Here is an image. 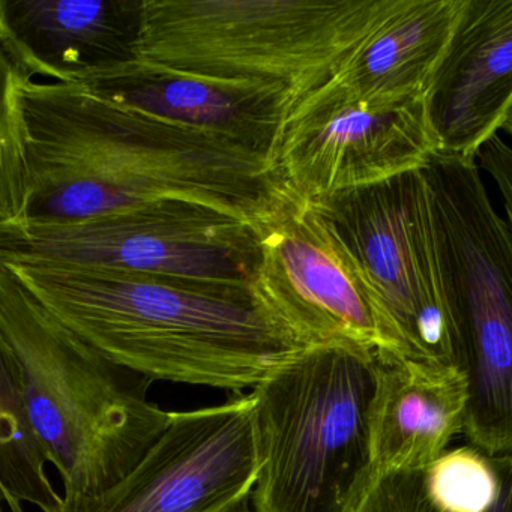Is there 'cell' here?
<instances>
[{"instance_id": "obj_4", "label": "cell", "mask_w": 512, "mask_h": 512, "mask_svg": "<svg viewBox=\"0 0 512 512\" xmlns=\"http://www.w3.org/2000/svg\"><path fill=\"white\" fill-rule=\"evenodd\" d=\"M400 4L145 0L139 59L199 79L274 89L295 109L334 80Z\"/></svg>"}, {"instance_id": "obj_14", "label": "cell", "mask_w": 512, "mask_h": 512, "mask_svg": "<svg viewBox=\"0 0 512 512\" xmlns=\"http://www.w3.org/2000/svg\"><path fill=\"white\" fill-rule=\"evenodd\" d=\"M74 85L170 124L241 143L274 157L293 104L283 92L214 82L137 59Z\"/></svg>"}, {"instance_id": "obj_11", "label": "cell", "mask_w": 512, "mask_h": 512, "mask_svg": "<svg viewBox=\"0 0 512 512\" xmlns=\"http://www.w3.org/2000/svg\"><path fill=\"white\" fill-rule=\"evenodd\" d=\"M260 472L253 392L218 406L172 412L160 439L118 484L64 499L58 512H230Z\"/></svg>"}, {"instance_id": "obj_15", "label": "cell", "mask_w": 512, "mask_h": 512, "mask_svg": "<svg viewBox=\"0 0 512 512\" xmlns=\"http://www.w3.org/2000/svg\"><path fill=\"white\" fill-rule=\"evenodd\" d=\"M370 409L373 472L421 469L464 433L469 385L458 367L377 353Z\"/></svg>"}, {"instance_id": "obj_22", "label": "cell", "mask_w": 512, "mask_h": 512, "mask_svg": "<svg viewBox=\"0 0 512 512\" xmlns=\"http://www.w3.org/2000/svg\"><path fill=\"white\" fill-rule=\"evenodd\" d=\"M503 130H505L506 133L512 137V115L511 118L508 119V122H506L505 128H503Z\"/></svg>"}, {"instance_id": "obj_9", "label": "cell", "mask_w": 512, "mask_h": 512, "mask_svg": "<svg viewBox=\"0 0 512 512\" xmlns=\"http://www.w3.org/2000/svg\"><path fill=\"white\" fill-rule=\"evenodd\" d=\"M257 301L305 346L350 344L406 356L364 272L313 203L289 194L256 224Z\"/></svg>"}, {"instance_id": "obj_12", "label": "cell", "mask_w": 512, "mask_h": 512, "mask_svg": "<svg viewBox=\"0 0 512 512\" xmlns=\"http://www.w3.org/2000/svg\"><path fill=\"white\" fill-rule=\"evenodd\" d=\"M424 104L437 154L478 160L512 115V0H461Z\"/></svg>"}, {"instance_id": "obj_8", "label": "cell", "mask_w": 512, "mask_h": 512, "mask_svg": "<svg viewBox=\"0 0 512 512\" xmlns=\"http://www.w3.org/2000/svg\"><path fill=\"white\" fill-rule=\"evenodd\" d=\"M313 205L355 257L407 358L458 367L424 172Z\"/></svg>"}, {"instance_id": "obj_16", "label": "cell", "mask_w": 512, "mask_h": 512, "mask_svg": "<svg viewBox=\"0 0 512 512\" xmlns=\"http://www.w3.org/2000/svg\"><path fill=\"white\" fill-rule=\"evenodd\" d=\"M460 8L461 0H401L350 56L335 82L370 100H422Z\"/></svg>"}, {"instance_id": "obj_2", "label": "cell", "mask_w": 512, "mask_h": 512, "mask_svg": "<svg viewBox=\"0 0 512 512\" xmlns=\"http://www.w3.org/2000/svg\"><path fill=\"white\" fill-rule=\"evenodd\" d=\"M0 266L86 343L154 382L242 392L310 347L251 284L61 263Z\"/></svg>"}, {"instance_id": "obj_13", "label": "cell", "mask_w": 512, "mask_h": 512, "mask_svg": "<svg viewBox=\"0 0 512 512\" xmlns=\"http://www.w3.org/2000/svg\"><path fill=\"white\" fill-rule=\"evenodd\" d=\"M145 0H0L2 62L74 83L137 61Z\"/></svg>"}, {"instance_id": "obj_20", "label": "cell", "mask_w": 512, "mask_h": 512, "mask_svg": "<svg viewBox=\"0 0 512 512\" xmlns=\"http://www.w3.org/2000/svg\"><path fill=\"white\" fill-rule=\"evenodd\" d=\"M4 496L5 502L10 506L11 511L13 512H25L22 508V502L20 500L14 499V497L7 496V494H2Z\"/></svg>"}, {"instance_id": "obj_10", "label": "cell", "mask_w": 512, "mask_h": 512, "mask_svg": "<svg viewBox=\"0 0 512 512\" xmlns=\"http://www.w3.org/2000/svg\"><path fill=\"white\" fill-rule=\"evenodd\" d=\"M436 154L424 98L370 100L331 80L290 112L272 163L290 194L317 203L422 170Z\"/></svg>"}, {"instance_id": "obj_18", "label": "cell", "mask_w": 512, "mask_h": 512, "mask_svg": "<svg viewBox=\"0 0 512 512\" xmlns=\"http://www.w3.org/2000/svg\"><path fill=\"white\" fill-rule=\"evenodd\" d=\"M0 488L2 494L37 505L43 512H58L64 497L56 493L44 466L49 452L32 422L23 397L16 364L0 349Z\"/></svg>"}, {"instance_id": "obj_17", "label": "cell", "mask_w": 512, "mask_h": 512, "mask_svg": "<svg viewBox=\"0 0 512 512\" xmlns=\"http://www.w3.org/2000/svg\"><path fill=\"white\" fill-rule=\"evenodd\" d=\"M352 512H512V452L469 443L421 469L371 472Z\"/></svg>"}, {"instance_id": "obj_19", "label": "cell", "mask_w": 512, "mask_h": 512, "mask_svg": "<svg viewBox=\"0 0 512 512\" xmlns=\"http://www.w3.org/2000/svg\"><path fill=\"white\" fill-rule=\"evenodd\" d=\"M478 161L502 196L506 221L512 232V148L496 136L479 152Z\"/></svg>"}, {"instance_id": "obj_7", "label": "cell", "mask_w": 512, "mask_h": 512, "mask_svg": "<svg viewBox=\"0 0 512 512\" xmlns=\"http://www.w3.org/2000/svg\"><path fill=\"white\" fill-rule=\"evenodd\" d=\"M256 226L199 203H149L73 223L0 229V263L101 266L251 284Z\"/></svg>"}, {"instance_id": "obj_3", "label": "cell", "mask_w": 512, "mask_h": 512, "mask_svg": "<svg viewBox=\"0 0 512 512\" xmlns=\"http://www.w3.org/2000/svg\"><path fill=\"white\" fill-rule=\"evenodd\" d=\"M0 349L16 364L32 422L61 473L64 499L128 475L170 422L154 380L118 364L59 322L0 266Z\"/></svg>"}, {"instance_id": "obj_21", "label": "cell", "mask_w": 512, "mask_h": 512, "mask_svg": "<svg viewBox=\"0 0 512 512\" xmlns=\"http://www.w3.org/2000/svg\"><path fill=\"white\" fill-rule=\"evenodd\" d=\"M230 512H256L254 509L250 508V505H248V502L242 503V505H239L238 508L232 509Z\"/></svg>"}, {"instance_id": "obj_5", "label": "cell", "mask_w": 512, "mask_h": 512, "mask_svg": "<svg viewBox=\"0 0 512 512\" xmlns=\"http://www.w3.org/2000/svg\"><path fill=\"white\" fill-rule=\"evenodd\" d=\"M376 350L310 346L253 389L256 512H352L370 479Z\"/></svg>"}, {"instance_id": "obj_6", "label": "cell", "mask_w": 512, "mask_h": 512, "mask_svg": "<svg viewBox=\"0 0 512 512\" xmlns=\"http://www.w3.org/2000/svg\"><path fill=\"white\" fill-rule=\"evenodd\" d=\"M422 172L455 355L469 385L463 434L488 454H511L512 232L476 161L436 154Z\"/></svg>"}, {"instance_id": "obj_1", "label": "cell", "mask_w": 512, "mask_h": 512, "mask_svg": "<svg viewBox=\"0 0 512 512\" xmlns=\"http://www.w3.org/2000/svg\"><path fill=\"white\" fill-rule=\"evenodd\" d=\"M0 229L178 200L256 226L289 196L271 158L2 62Z\"/></svg>"}]
</instances>
